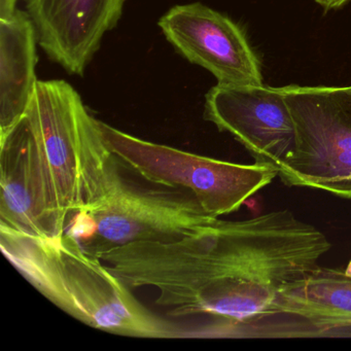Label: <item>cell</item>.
Returning a JSON list of instances; mask_svg holds the SVG:
<instances>
[{
	"instance_id": "obj_4",
	"label": "cell",
	"mask_w": 351,
	"mask_h": 351,
	"mask_svg": "<svg viewBox=\"0 0 351 351\" xmlns=\"http://www.w3.org/2000/svg\"><path fill=\"white\" fill-rule=\"evenodd\" d=\"M186 191L147 189L124 178L114 158L97 197L66 231L95 256L128 244L178 241L215 223Z\"/></svg>"
},
{
	"instance_id": "obj_1",
	"label": "cell",
	"mask_w": 351,
	"mask_h": 351,
	"mask_svg": "<svg viewBox=\"0 0 351 351\" xmlns=\"http://www.w3.org/2000/svg\"><path fill=\"white\" fill-rule=\"evenodd\" d=\"M332 247L322 231L291 211L243 221L217 219L174 242H141L100 258L130 289H157L173 317L207 316L199 338H291L275 310L281 291L319 268Z\"/></svg>"
},
{
	"instance_id": "obj_7",
	"label": "cell",
	"mask_w": 351,
	"mask_h": 351,
	"mask_svg": "<svg viewBox=\"0 0 351 351\" xmlns=\"http://www.w3.org/2000/svg\"><path fill=\"white\" fill-rule=\"evenodd\" d=\"M166 40L223 86H262L261 63L241 28L201 3L174 5L158 22Z\"/></svg>"
},
{
	"instance_id": "obj_6",
	"label": "cell",
	"mask_w": 351,
	"mask_h": 351,
	"mask_svg": "<svg viewBox=\"0 0 351 351\" xmlns=\"http://www.w3.org/2000/svg\"><path fill=\"white\" fill-rule=\"evenodd\" d=\"M295 145L278 176L287 186L351 200L350 87H283Z\"/></svg>"
},
{
	"instance_id": "obj_12",
	"label": "cell",
	"mask_w": 351,
	"mask_h": 351,
	"mask_svg": "<svg viewBox=\"0 0 351 351\" xmlns=\"http://www.w3.org/2000/svg\"><path fill=\"white\" fill-rule=\"evenodd\" d=\"M38 34L27 12L0 19V136L25 116L36 91Z\"/></svg>"
},
{
	"instance_id": "obj_9",
	"label": "cell",
	"mask_w": 351,
	"mask_h": 351,
	"mask_svg": "<svg viewBox=\"0 0 351 351\" xmlns=\"http://www.w3.org/2000/svg\"><path fill=\"white\" fill-rule=\"evenodd\" d=\"M127 0H25L38 45L71 75L84 77Z\"/></svg>"
},
{
	"instance_id": "obj_3",
	"label": "cell",
	"mask_w": 351,
	"mask_h": 351,
	"mask_svg": "<svg viewBox=\"0 0 351 351\" xmlns=\"http://www.w3.org/2000/svg\"><path fill=\"white\" fill-rule=\"evenodd\" d=\"M49 202L61 231L104 186L114 157L77 90L63 80L38 81L25 114Z\"/></svg>"
},
{
	"instance_id": "obj_13",
	"label": "cell",
	"mask_w": 351,
	"mask_h": 351,
	"mask_svg": "<svg viewBox=\"0 0 351 351\" xmlns=\"http://www.w3.org/2000/svg\"><path fill=\"white\" fill-rule=\"evenodd\" d=\"M18 0H0V19L11 17L17 10Z\"/></svg>"
},
{
	"instance_id": "obj_11",
	"label": "cell",
	"mask_w": 351,
	"mask_h": 351,
	"mask_svg": "<svg viewBox=\"0 0 351 351\" xmlns=\"http://www.w3.org/2000/svg\"><path fill=\"white\" fill-rule=\"evenodd\" d=\"M277 313L298 318L314 337L351 336V278L319 268L281 291Z\"/></svg>"
},
{
	"instance_id": "obj_15",
	"label": "cell",
	"mask_w": 351,
	"mask_h": 351,
	"mask_svg": "<svg viewBox=\"0 0 351 351\" xmlns=\"http://www.w3.org/2000/svg\"><path fill=\"white\" fill-rule=\"evenodd\" d=\"M345 274L351 278V260L349 261L348 265H347L346 269H345Z\"/></svg>"
},
{
	"instance_id": "obj_10",
	"label": "cell",
	"mask_w": 351,
	"mask_h": 351,
	"mask_svg": "<svg viewBox=\"0 0 351 351\" xmlns=\"http://www.w3.org/2000/svg\"><path fill=\"white\" fill-rule=\"evenodd\" d=\"M0 227L36 238L64 233L49 202L26 116L0 136Z\"/></svg>"
},
{
	"instance_id": "obj_5",
	"label": "cell",
	"mask_w": 351,
	"mask_h": 351,
	"mask_svg": "<svg viewBox=\"0 0 351 351\" xmlns=\"http://www.w3.org/2000/svg\"><path fill=\"white\" fill-rule=\"evenodd\" d=\"M106 147L122 165L158 186L191 193L213 217L237 211L278 176L272 165L232 163L143 141L102 121Z\"/></svg>"
},
{
	"instance_id": "obj_2",
	"label": "cell",
	"mask_w": 351,
	"mask_h": 351,
	"mask_svg": "<svg viewBox=\"0 0 351 351\" xmlns=\"http://www.w3.org/2000/svg\"><path fill=\"white\" fill-rule=\"evenodd\" d=\"M0 247L44 297L91 328L132 338H184L190 334L145 308L132 289L67 231L36 238L0 227Z\"/></svg>"
},
{
	"instance_id": "obj_14",
	"label": "cell",
	"mask_w": 351,
	"mask_h": 351,
	"mask_svg": "<svg viewBox=\"0 0 351 351\" xmlns=\"http://www.w3.org/2000/svg\"><path fill=\"white\" fill-rule=\"evenodd\" d=\"M350 0H315L319 7L326 12L332 11V10L340 9L348 3Z\"/></svg>"
},
{
	"instance_id": "obj_8",
	"label": "cell",
	"mask_w": 351,
	"mask_h": 351,
	"mask_svg": "<svg viewBox=\"0 0 351 351\" xmlns=\"http://www.w3.org/2000/svg\"><path fill=\"white\" fill-rule=\"evenodd\" d=\"M204 117L239 141L256 163L280 170L295 145V124L283 88L223 86L205 97Z\"/></svg>"
}]
</instances>
